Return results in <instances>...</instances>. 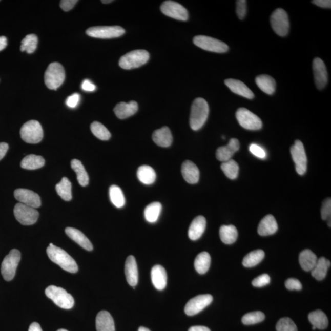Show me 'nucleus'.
Returning <instances> with one entry per match:
<instances>
[{
    "mask_svg": "<svg viewBox=\"0 0 331 331\" xmlns=\"http://www.w3.org/2000/svg\"><path fill=\"white\" fill-rule=\"evenodd\" d=\"M46 252L50 260L58 265L64 270L71 273H76L78 271L76 262L63 249L51 243L47 249Z\"/></svg>",
    "mask_w": 331,
    "mask_h": 331,
    "instance_id": "obj_1",
    "label": "nucleus"
},
{
    "mask_svg": "<svg viewBox=\"0 0 331 331\" xmlns=\"http://www.w3.org/2000/svg\"><path fill=\"white\" fill-rule=\"evenodd\" d=\"M209 113L208 102L201 98L195 99L192 106L190 117V125L192 129L194 131L201 129L207 121Z\"/></svg>",
    "mask_w": 331,
    "mask_h": 331,
    "instance_id": "obj_2",
    "label": "nucleus"
},
{
    "mask_svg": "<svg viewBox=\"0 0 331 331\" xmlns=\"http://www.w3.org/2000/svg\"><path fill=\"white\" fill-rule=\"evenodd\" d=\"M45 293L47 297L51 299L59 307L64 309L73 307L74 300L73 296L64 288L51 285L46 288Z\"/></svg>",
    "mask_w": 331,
    "mask_h": 331,
    "instance_id": "obj_3",
    "label": "nucleus"
},
{
    "mask_svg": "<svg viewBox=\"0 0 331 331\" xmlns=\"http://www.w3.org/2000/svg\"><path fill=\"white\" fill-rule=\"evenodd\" d=\"M150 55L145 50H136L122 56L119 65L124 70H132L145 65L149 60Z\"/></svg>",
    "mask_w": 331,
    "mask_h": 331,
    "instance_id": "obj_4",
    "label": "nucleus"
},
{
    "mask_svg": "<svg viewBox=\"0 0 331 331\" xmlns=\"http://www.w3.org/2000/svg\"><path fill=\"white\" fill-rule=\"evenodd\" d=\"M65 79V71L63 66L57 62L49 65L45 75L46 86L51 90H57Z\"/></svg>",
    "mask_w": 331,
    "mask_h": 331,
    "instance_id": "obj_5",
    "label": "nucleus"
},
{
    "mask_svg": "<svg viewBox=\"0 0 331 331\" xmlns=\"http://www.w3.org/2000/svg\"><path fill=\"white\" fill-rule=\"evenodd\" d=\"M21 138L29 143H37L43 138L42 126L36 120H30L25 123L20 129Z\"/></svg>",
    "mask_w": 331,
    "mask_h": 331,
    "instance_id": "obj_6",
    "label": "nucleus"
},
{
    "mask_svg": "<svg viewBox=\"0 0 331 331\" xmlns=\"http://www.w3.org/2000/svg\"><path fill=\"white\" fill-rule=\"evenodd\" d=\"M20 258V252L17 249H13L3 260L1 272L6 281H11L14 279Z\"/></svg>",
    "mask_w": 331,
    "mask_h": 331,
    "instance_id": "obj_7",
    "label": "nucleus"
},
{
    "mask_svg": "<svg viewBox=\"0 0 331 331\" xmlns=\"http://www.w3.org/2000/svg\"><path fill=\"white\" fill-rule=\"evenodd\" d=\"M193 43L198 48L212 52L225 53L229 49L226 43L207 36H196L193 38Z\"/></svg>",
    "mask_w": 331,
    "mask_h": 331,
    "instance_id": "obj_8",
    "label": "nucleus"
},
{
    "mask_svg": "<svg viewBox=\"0 0 331 331\" xmlns=\"http://www.w3.org/2000/svg\"><path fill=\"white\" fill-rule=\"evenodd\" d=\"M236 116L240 126L246 130H259L263 127L260 118L247 109L239 108Z\"/></svg>",
    "mask_w": 331,
    "mask_h": 331,
    "instance_id": "obj_9",
    "label": "nucleus"
},
{
    "mask_svg": "<svg viewBox=\"0 0 331 331\" xmlns=\"http://www.w3.org/2000/svg\"><path fill=\"white\" fill-rule=\"evenodd\" d=\"M14 214L16 220L23 225H32L36 222L39 218V212L36 209L20 202L15 205Z\"/></svg>",
    "mask_w": 331,
    "mask_h": 331,
    "instance_id": "obj_10",
    "label": "nucleus"
},
{
    "mask_svg": "<svg viewBox=\"0 0 331 331\" xmlns=\"http://www.w3.org/2000/svg\"><path fill=\"white\" fill-rule=\"evenodd\" d=\"M271 24L274 32L280 36H285L288 33L289 22L286 12L278 8L271 16Z\"/></svg>",
    "mask_w": 331,
    "mask_h": 331,
    "instance_id": "obj_11",
    "label": "nucleus"
},
{
    "mask_svg": "<svg viewBox=\"0 0 331 331\" xmlns=\"http://www.w3.org/2000/svg\"><path fill=\"white\" fill-rule=\"evenodd\" d=\"M126 31L119 26H99L89 28L86 31L87 35L99 39H111L122 36Z\"/></svg>",
    "mask_w": 331,
    "mask_h": 331,
    "instance_id": "obj_12",
    "label": "nucleus"
},
{
    "mask_svg": "<svg viewBox=\"0 0 331 331\" xmlns=\"http://www.w3.org/2000/svg\"><path fill=\"white\" fill-rule=\"evenodd\" d=\"M291 154L296 165V170L299 175H304L307 170V158L304 146L301 140H296L291 148Z\"/></svg>",
    "mask_w": 331,
    "mask_h": 331,
    "instance_id": "obj_13",
    "label": "nucleus"
},
{
    "mask_svg": "<svg viewBox=\"0 0 331 331\" xmlns=\"http://www.w3.org/2000/svg\"><path fill=\"white\" fill-rule=\"evenodd\" d=\"M161 11L167 16L178 20L186 21L189 18L185 8L176 2H164L161 6Z\"/></svg>",
    "mask_w": 331,
    "mask_h": 331,
    "instance_id": "obj_14",
    "label": "nucleus"
},
{
    "mask_svg": "<svg viewBox=\"0 0 331 331\" xmlns=\"http://www.w3.org/2000/svg\"><path fill=\"white\" fill-rule=\"evenodd\" d=\"M213 301V297L211 295H201L196 296L187 302L185 307V312L189 316H193L204 310L210 305Z\"/></svg>",
    "mask_w": 331,
    "mask_h": 331,
    "instance_id": "obj_15",
    "label": "nucleus"
},
{
    "mask_svg": "<svg viewBox=\"0 0 331 331\" xmlns=\"http://www.w3.org/2000/svg\"><path fill=\"white\" fill-rule=\"evenodd\" d=\"M15 198L22 204L30 206L34 209L38 208L42 205V201L37 193L30 190L19 189L15 190Z\"/></svg>",
    "mask_w": 331,
    "mask_h": 331,
    "instance_id": "obj_16",
    "label": "nucleus"
},
{
    "mask_svg": "<svg viewBox=\"0 0 331 331\" xmlns=\"http://www.w3.org/2000/svg\"><path fill=\"white\" fill-rule=\"evenodd\" d=\"M313 67L315 84L318 89L322 90L326 87L328 80L327 69L324 61L321 58H315Z\"/></svg>",
    "mask_w": 331,
    "mask_h": 331,
    "instance_id": "obj_17",
    "label": "nucleus"
},
{
    "mask_svg": "<svg viewBox=\"0 0 331 331\" xmlns=\"http://www.w3.org/2000/svg\"><path fill=\"white\" fill-rule=\"evenodd\" d=\"M240 149V143L238 140L233 138L230 140L227 145L220 147L216 152V157L218 160L225 162L232 159L233 156Z\"/></svg>",
    "mask_w": 331,
    "mask_h": 331,
    "instance_id": "obj_18",
    "label": "nucleus"
},
{
    "mask_svg": "<svg viewBox=\"0 0 331 331\" xmlns=\"http://www.w3.org/2000/svg\"><path fill=\"white\" fill-rule=\"evenodd\" d=\"M224 84L229 87L231 91L237 95L250 99L255 97L254 93L242 81L229 79L225 80Z\"/></svg>",
    "mask_w": 331,
    "mask_h": 331,
    "instance_id": "obj_19",
    "label": "nucleus"
},
{
    "mask_svg": "<svg viewBox=\"0 0 331 331\" xmlns=\"http://www.w3.org/2000/svg\"><path fill=\"white\" fill-rule=\"evenodd\" d=\"M125 273L128 283L132 286H136L138 283V270L135 258L129 256L125 265Z\"/></svg>",
    "mask_w": 331,
    "mask_h": 331,
    "instance_id": "obj_20",
    "label": "nucleus"
},
{
    "mask_svg": "<svg viewBox=\"0 0 331 331\" xmlns=\"http://www.w3.org/2000/svg\"><path fill=\"white\" fill-rule=\"evenodd\" d=\"M137 110H138V105L134 101L118 103L114 109L115 114L120 119H126L132 116L136 113Z\"/></svg>",
    "mask_w": 331,
    "mask_h": 331,
    "instance_id": "obj_21",
    "label": "nucleus"
},
{
    "mask_svg": "<svg viewBox=\"0 0 331 331\" xmlns=\"http://www.w3.org/2000/svg\"><path fill=\"white\" fill-rule=\"evenodd\" d=\"M182 174L187 182L195 184L199 180V171L196 165L192 161L187 160L182 165Z\"/></svg>",
    "mask_w": 331,
    "mask_h": 331,
    "instance_id": "obj_22",
    "label": "nucleus"
},
{
    "mask_svg": "<svg viewBox=\"0 0 331 331\" xmlns=\"http://www.w3.org/2000/svg\"><path fill=\"white\" fill-rule=\"evenodd\" d=\"M278 230V224L276 220L271 214L266 215L259 224L258 233L262 236L273 235Z\"/></svg>",
    "mask_w": 331,
    "mask_h": 331,
    "instance_id": "obj_23",
    "label": "nucleus"
},
{
    "mask_svg": "<svg viewBox=\"0 0 331 331\" xmlns=\"http://www.w3.org/2000/svg\"><path fill=\"white\" fill-rule=\"evenodd\" d=\"M97 331H115L113 318L107 311L99 312L96 318Z\"/></svg>",
    "mask_w": 331,
    "mask_h": 331,
    "instance_id": "obj_24",
    "label": "nucleus"
},
{
    "mask_svg": "<svg viewBox=\"0 0 331 331\" xmlns=\"http://www.w3.org/2000/svg\"><path fill=\"white\" fill-rule=\"evenodd\" d=\"M151 279L156 289H164L167 284V274L164 268L160 265H155L151 271Z\"/></svg>",
    "mask_w": 331,
    "mask_h": 331,
    "instance_id": "obj_25",
    "label": "nucleus"
},
{
    "mask_svg": "<svg viewBox=\"0 0 331 331\" xmlns=\"http://www.w3.org/2000/svg\"><path fill=\"white\" fill-rule=\"evenodd\" d=\"M65 233L72 240L87 251H92L93 247L89 239L80 231L73 227H68L65 229Z\"/></svg>",
    "mask_w": 331,
    "mask_h": 331,
    "instance_id": "obj_26",
    "label": "nucleus"
},
{
    "mask_svg": "<svg viewBox=\"0 0 331 331\" xmlns=\"http://www.w3.org/2000/svg\"><path fill=\"white\" fill-rule=\"evenodd\" d=\"M152 139L156 144L161 148H168L173 142V136L167 127L155 130L152 134Z\"/></svg>",
    "mask_w": 331,
    "mask_h": 331,
    "instance_id": "obj_27",
    "label": "nucleus"
},
{
    "mask_svg": "<svg viewBox=\"0 0 331 331\" xmlns=\"http://www.w3.org/2000/svg\"><path fill=\"white\" fill-rule=\"evenodd\" d=\"M206 227L205 218L198 216L193 220L189 230V238L192 240H198L204 233Z\"/></svg>",
    "mask_w": 331,
    "mask_h": 331,
    "instance_id": "obj_28",
    "label": "nucleus"
},
{
    "mask_svg": "<svg viewBox=\"0 0 331 331\" xmlns=\"http://www.w3.org/2000/svg\"><path fill=\"white\" fill-rule=\"evenodd\" d=\"M255 82L259 88L267 95H273L276 91V80L268 75H260L257 76Z\"/></svg>",
    "mask_w": 331,
    "mask_h": 331,
    "instance_id": "obj_29",
    "label": "nucleus"
},
{
    "mask_svg": "<svg viewBox=\"0 0 331 331\" xmlns=\"http://www.w3.org/2000/svg\"><path fill=\"white\" fill-rule=\"evenodd\" d=\"M318 260L316 255L311 250L306 249L299 255V263L303 270L308 272L313 270Z\"/></svg>",
    "mask_w": 331,
    "mask_h": 331,
    "instance_id": "obj_30",
    "label": "nucleus"
},
{
    "mask_svg": "<svg viewBox=\"0 0 331 331\" xmlns=\"http://www.w3.org/2000/svg\"><path fill=\"white\" fill-rule=\"evenodd\" d=\"M137 176L140 182L145 185H151L155 182L157 175L152 167L148 165H143L137 170Z\"/></svg>",
    "mask_w": 331,
    "mask_h": 331,
    "instance_id": "obj_31",
    "label": "nucleus"
},
{
    "mask_svg": "<svg viewBox=\"0 0 331 331\" xmlns=\"http://www.w3.org/2000/svg\"><path fill=\"white\" fill-rule=\"evenodd\" d=\"M330 266V262L326 258L318 259L316 264L311 271L312 276L317 280H322L326 277L327 270Z\"/></svg>",
    "mask_w": 331,
    "mask_h": 331,
    "instance_id": "obj_32",
    "label": "nucleus"
},
{
    "mask_svg": "<svg viewBox=\"0 0 331 331\" xmlns=\"http://www.w3.org/2000/svg\"><path fill=\"white\" fill-rule=\"evenodd\" d=\"M71 167L77 174V179L79 185L82 187L88 185L89 175L82 163L79 160L74 159L71 162Z\"/></svg>",
    "mask_w": 331,
    "mask_h": 331,
    "instance_id": "obj_33",
    "label": "nucleus"
},
{
    "mask_svg": "<svg viewBox=\"0 0 331 331\" xmlns=\"http://www.w3.org/2000/svg\"><path fill=\"white\" fill-rule=\"evenodd\" d=\"M308 320L312 326L317 329H324L328 326V319L326 314L320 310L315 311L309 314Z\"/></svg>",
    "mask_w": 331,
    "mask_h": 331,
    "instance_id": "obj_34",
    "label": "nucleus"
},
{
    "mask_svg": "<svg viewBox=\"0 0 331 331\" xmlns=\"http://www.w3.org/2000/svg\"><path fill=\"white\" fill-rule=\"evenodd\" d=\"M45 164V160L42 156L29 155L21 161V167L26 170H34L42 168Z\"/></svg>",
    "mask_w": 331,
    "mask_h": 331,
    "instance_id": "obj_35",
    "label": "nucleus"
},
{
    "mask_svg": "<svg viewBox=\"0 0 331 331\" xmlns=\"http://www.w3.org/2000/svg\"><path fill=\"white\" fill-rule=\"evenodd\" d=\"M220 237L221 241L225 244H233L236 241L238 232L233 225H223L220 229Z\"/></svg>",
    "mask_w": 331,
    "mask_h": 331,
    "instance_id": "obj_36",
    "label": "nucleus"
},
{
    "mask_svg": "<svg viewBox=\"0 0 331 331\" xmlns=\"http://www.w3.org/2000/svg\"><path fill=\"white\" fill-rule=\"evenodd\" d=\"M211 258L208 252H202L196 257L195 261V267L200 274H204L211 266Z\"/></svg>",
    "mask_w": 331,
    "mask_h": 331,
    "instance_id": "obj_37",
    "label": "nucleus"
},
{
    "mask_svg": "<svg viewBox=\"0 0 331 331\" xmlns=\"http://www.w3.org/2000/svg\"><path fill=\"white\" fill-rule=\"evenodd\" d=\"M162 205L160 202H155L149 204L145 209L146 220L149 223H155L160 217Z\"/></svg>",
    "mask_w": 331,
    "mask_h": 331,
    "instance_id": "obj_38",
    "label": "nucleus"
},
{
    "mask_svg": "<svg viewBox=\"0 0 331 331\" xmlns=\"http://www.w3.org/2000/svg\"><path fill=\"white\" fill-rule=\"evenodd\" d=\"M71 189V183L67 177H64L55 187L58 195L66 201H70L72 199Z\"/></svg>",
    "mask_w": 331,
    "mask_h": 331,
    "instance_id": "obj_39",
    "label": "nucleus"
},
{
    "mask_svg": "<svg viewBox=\"0 0 331 331\" xmlns=\"http://www.w3.org/2000/svg\"><path fill=\"white\" fill-rule=\"evenodd\" d=\"M264 256V252L262 250L253 251L243 258L242 264L245 267H254L263 261Z\"/></svg>",
    "mask_w": 331,
    "mask_h": 331,
    "instance_id": "obj_40",
    "label": "nucleus"
},
{
    "mask_svg": "<svg viewBox=\"0 0 331 331\" xmlns=\"http://www.w3.org/2000/svg\"><path fill=\"white\" fill-rule=\"evenodd\" d=\"M111 201L115 207L121 208L126 204V198L122 190L117 185H112L109 189Z\"/></svg>",
    "mask_w": 331,
    "mask_h": 331,
    "instance_id": "obj_41",
    "label": "nucleus"
},
{
    "mask_svg": "<svg viewBox=\"0 0 331 331\" xmlns=\"http://www.w3.org/2000/svg\"><path fill=\"white\" fill-rule=\"evenodd\" d=\"M221 170H222L224 174L229 179L234 180L236 179L238 176L239 167L237 162L231 159V160L223 162L221 165Z\"/></svg>",
    "mask_w": 331,
    "mask_h": 331,
    "instance_id": "obj_42",
    "label": "nucleus"
},
{
    "mask_svg": "<svg viewBox=\"0 0 331 331\" xmlns=\"http://www.w3.org/2000/svg\"><path fill=\"white\" fill-rule=\"evenodd\" d=\"M37 45V37L34 34H30L24 37L22 40L20 50L22 52L26 51L28 54H32L36 51Z\"/></svg>",
    "mask_w": 331,
    "mask_h": 331,
    "instance_id": "obj_43",
    "label": "nucleus"
},
{
    "mask_svg": "<svg viewBox=\"0 0 331 331\" xmlns=\"http://www.w3.org/2000/svg\"><path fill=\"white\" fill-rule=\"evenodd\" d=\"M92 132L100 140H108L111 138V134L109 130L98 121H94L90 126Z\"/></svg>",
    "mask_w": 331,
    "mask_h": 331,
    "instance_id": "obj_44",
    "label": "nucleus"
},
{
    "mask_svg": "<svg viewBox=\"0 0 331 331\" xmlns=\"http://www.w3.org/2000/svg\"><path fill=\"white\" fill-rule=\"evenodd\" d=\"M265 319V315L262 312L257 311L246 314L242 318V323L245 325H252L262 322Z\"/></svg>",
    "mask_w": 331,
    "mask_h": 331,
    "instance_id": "obj_45",
    "label": "nucleus"
},
{
    "mask_svg": "<svg viewBox=\"0 0 331 331\" xmlns=\"http://www.w3.org/2000/svg\"><path fill=\"white\" fill-rule=\"evenodd\" d=\"M276 329L277 331H298V327L291 318H283L278 321Z\"/></svg>",
    "mask_w": 331,
    "mask_h": 331,
    "instance_id": "obj_46",
    "label": "nucleus"
},
{
    "mask_svg": "<svg viewBox=\"0 0 331 331\" xmlns=\"http://www.w3.org/2000/svg\"><path fill=\"white\" fill-rule=\"evenodd\" d=\"M321 218L323 220H330L331 216V200L327 198L323 203L321 210Z\"/></svg>",
    "mask_w": 331,
    "mask_h": 331,
    "instance_id": "obj_47",
    "label": "nucleus"
},
{
    "mask_svg": "<svg viewBox=\"0 0 331 331\" xmlns=\"http://www.w3.org/2000/svg\"><path fill=\"white\" fill-rule=\"evenodd\" d=\"M249 151L252 154L259 158L265 159L267 157L266 152L260 146L252 143L249 147Z\"/></svg>",
    "mask_w": 331,
    "mask_h": 331,
    "instance_id": "obj_48",
    "label": "nucleus"
},
{
    "mask_svg": "<svg viewBox=\"0 0 331 331\" xmlns=\"http://www.w3.org/2000/svg\"><path fill=\"white\" fill-rule=\"evenodd\" d=\"M271 282L270 276L267 274H264L258 276L252 281V285L254 286L261 288L268 285Z\"/></svg>",
    "mask_w": 331,
    "mask_h": 331,
    "instance_id": "obj_49",
    "label": "nucleus"
},
{
    "mask_svg": "<svg viewBox=\"0 0 331 331\" xmlns=\"http://www.w3.org/2000/svg\"><path fill=\"white\" fill-rule=\"evenodd\" d=\"M236 12L240 20L245 18L246 14V1L239 0L236 2Z\"/></svg>",
    "mask_w": 331,
    "mask_h": 331,
    "instance_id": "obj_50",
    "label": "nucleus"
},
{
    "mask_svg": "<svg viewBox=\"0 0 331 331\" xmlns=\"http://www.w3.org/2000/svg\"><path fill=\"white\" fill-rule=\"evenodd\" d=\"M286 288L289 290H301L302 288V284L299 280L296 279H288L285 282Z\"/></svg>",
    "mask_w": 331,
    "mask_h": 331,
    "instance_id": "obj_51",
    "label": "nucleus"
},
{
    "mask_svg": "<svg viewBox=\"0 0 331 331\" xmlns=\"http://www.w3.org/2000/svg\"><path fill=\"white\" fill-rule=\"evenodd\" d=\"M80 99V95L78 93H74V94L72 95L67 99L66 104L71 108H76L78 105V103L79 102Z\"/></svg>",
    "mask_w": 331,
    "mask_h": 331,
    "instance_id": "obj_52",
    "label": "nucleus"
},
{
    "mask_svg": "<svg viewBox=\"0 0 331 331\" xmlns=\"http://www.w3.org/2000/svg\"><path fill=\"white\" fill-rule=\"evenodd\" d=\"M77 2V0H62L60 2V8L64 11L67 12L73 9Z\"/></svg>",
    "mask_w": 331,
    "mask_h": 331,
    "instance_id": "obj_53",
    "label": "nucleus"
},
{
    "mask_svg": "<svg viewBox=\"0 0 331 331\" xmlns=\"http://www.w3.org/2000/svg\"><path fill=\"white\" fill-rule=\"evenodd\" d=\"M81 87H82V89L84 90V91L86 92H93L95 91L96 89L94 84L89 80H84Z\"/></svg>",
    "mask_w": 331,
    "mask_h": 331,
    "instance_id": "obj_54",
    "label": "nucleus"
},
{
    "mask_svg": "<svg viewBox=\"0 0 331 331\" xmlns=\"http://www.w3.org/2000/svg\"><path fill=\"white\" fill-rule=\"evenodd\" d=\"M314 5L323 8H329L331 7V1L330 0H315L312 1Z\"/></svg>",
    "mask_w": 331,
    "mask_h": 331,
    "instance_id": "obj_55",
    "label": "nucleus"
},
{
    "mask_svg": "<svg viewBox=\"0 0 331 331\" xmlns=\"http://www.w3.org/2000/svg\"><path fill=\"white\" fill-rule=\"evenodd\" d=\"M9 149L8 143L5 142L0 143V160L4 158L6 153H7Z\"/></svg>",
    "mask_w": 331,
    "mask_h": 331,
    "instance_id": "obj_56",
    "label": "nucleus"
},
{
    "mask_svg": "<svg viewBox=\"0 0 331 331\" xmlns=\"http://www.w3.org/2000/svg\"><path fill=\"white\" fill-rule=\"evenodd\" d=\"M8 45V40L5 36H0V51L4 50Z\"/></svg>",
    "mask_w": 331,
    "mask_h": 331,
    "instance_id": "obj_57",
    "label": "nucleus"
},
{
    "mask_svg": "<svg viewBox=\"0 0 331 331\" xmlns=\"http://www.w3.org/2000/svg\"><path fill=\"white\" fill-rule=\"evenodd\" d=\"M189 331H211L207 327L202 326H196L190 327Z\"/></svg>",
    "mask_w": 331,
    "mask_h": 331,
    "instance_id": "obj_58",
    "label": "nucleus"
},
{
    "mask_svg": "<svg viewBox=\"0 0 331 331\" xmlns=\"http://www.w3.org/2000/svg\"><path fill=\"white\" fill-rule=\"evenodd\" d=\"M29 331H43V330L38 323L34 322L30 326Z\"/></svg>",
    "mask_w": 331,
    "mask_h": 331,
    "instance_id": "obj_59",
    "label": "nucleus"
},
{
    "mask_svg": "<svg viewBox=\"0 0 331 331\" xmlns=\"http://www.w3.org/2000/svg\"><path fill=\"white\" fill-rule=\"evenodd\" d=\"M138 331H151L149 329L146 328V327H140Z\"/></svg>",
    "mask_w": 331,
    "mask_h": 331,
    "instance_id": "obj_60",
    "label": "nucleus"
},
{
    "mask_svg": "<svg viewBox=\"0 0 331 331\" xmlns=\"http://www.w3.org/2000/svg\"><path fill=\"white\" fill-rule=\"evenodd\" d=\"M111 2H112V1H111V0H110V1H102V3H111Z\"/></svg>",
    "mask_w": 331,
    "mask_h": 331,
    "instance_id": "obj_61",
    "label": "nucleus"
},
{
    "mask_svg": "<svg viewBox=\"0 0 331 331\" xmlns=\"http://www.w3.org/2000/svg\"><path fill=\"white\" fill-rule=\"evenodd\" d=\"M57 331H68V330H67L66 329H60L58 330Z\"/></svg>",
    "mask_w": 331,
    "mask_h": 331,
    "instance_id": "obj_62",
    "label": "nucleus"
}]
</instances>
